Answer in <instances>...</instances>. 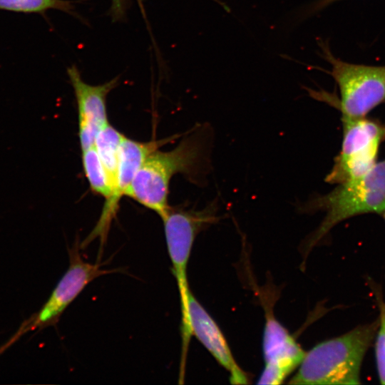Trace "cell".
<instances>
[{"label":"cell","instance_id":"cell-10","mask_svg":"<svg viewBox=\"0 0 385 385\" xmlns=\"http://www.w3.org/2000/svg\"><path fill=\"white\" fill-rule=\"evenodd\" d=\"M262 349L265 366L258 384H281L299 366L306 354L272 314L266 315Z\"/></svg>","mask_w":385,"mask_h":385},{"label":"cell","instance_id":"cell-3","mask_svg":"<svg viewBox=\"0 0 385 385\" xmlns=\"http://www.w3.org/2000/svg\"><path fill=\"white\" fill-rule=\"evenodd\" d=\"M379 320L324 341L306 352L290 384H359L364 356Z\"/></svg>","mask_w":385,"mask_h":385},{"label":"cell","instance_id":"cell-1","mask_svg":"<svg viewBox=\"0 0 385 385\" xmlns=\"http://www.w3.org/2000/svg\"><path fill=\"white\" fill-rule=\"evenodd\" d=\"M213 137L209 123H197L173 149L152 153L137 171L126 196L164 217L171 207L169 185L175 175L183 174L198 186L207 183Z\"/></svg>","mask_w":385,"mask_h":385},{"label":"cell","instance_id":"cell-7","mask_svg":"<svg viewBox=\"0 0 385 385\" xmlns=\"http://www.w3.org/2000/svg\"><path fill=\"white\" fill-rule=\"evenodd\" d=\"M77 242L69 250V267L51 292L48 300L35 314L25 322L20 334L55 325L62 313L96 278L118 272V269H101L100 263L86 262L80 254Z\"/></svg>","mask_w":385,"mask_h":385},{"label":"cell","instance_id":"cell-4","mask_svg":"<svg viewBox=\"0 0 385 385\" xmlns=\"http://www.w3.org/2000/svg\"><path fill=\"white\" fill-rule=\"evenodd\" d=\"M216 197L200 210L171 207L162 218L167 248L176 279L181 309L182 353L187 354L192 333L189 324L188 298L190 290L187 267L195 237L202 230L215 223L220 217Z\"/></svg>","mask_w":385,"mask_h":385},{"label":"cell","instance_id":"cell-13","mask_svg":"<svg viewBox=\"0 0 385 385\" xmlns=\"http://www.w3.org/2000/svg\"><path fill=\"white\" fill-rule=\"evenodd\" d=\"M82 165L91 190L107 200L112 188L95 145L81 150Z\"/></svg>","mask_w":385,"mask_h":385},{"label":"cell","instance_id":"cell-16","mask_svg":"<svg viewBox=\"0 0 385 385\" xmlns=\"http://www.w3.org/2000/svg\"><path fill=\"white\" fill-rule=\"evenodd\" d=\"M340 0H317L312 4L307 6L305 8L299 11L295 18L292 19V21H297L298 22L307 16L312 15L313 14L323 9L328 5Z\"/></svg>","mask_w":385,"mask_h":385},{"label":"cell","instance_id":"cell-17","mask_svg":"<svg viewBox=\"0 0 385 385\" xmlns=\"http://www.w3.org/2000/svg\"><path fill=\"white\" fill-rule=\"evenodd\" d=\"M382 217H384V221H385V210L384 211V212L381 214Z\"/></svg>","mask_w":385,"mask_h":385},{"label":"cell","instance_id":"cell-8","mask_svg":"<svg viewBox=\"0 0 385 385\" xmlns=\"http://www.w3.org/2000/svg\"><path fill=\"white\" fill-rule=\"evenodd\" d=\"M180 135L167 138L138 141L125 135L120 148V161L115 188L109 198L105 200L101 216L90 234L80 244L81 249L86 248L93 240H100V255H102L111 225L117 214L118 205L123 196H126L133 180L145 159L154 151L160 149Z\"/></svg>","mask_w":385,"mask_h":385},{"label":"cell","instance_id":"cell-14","mask_svg":"<svg viewBox=\"0 0 385 385\" xmlns=\"http://www.w3.org/2000/svg\"><path fill=\"white\" fill-rule=\"evenodd\" d=\"M50 9L68 12L71 2L65 0H0V10L24 14H44Z\"/></svg>","mask_w":385,"mask_h":385},{"label":"cell","instance_id":"cell-5","mask_svg":"<svg viewBox=\"0 0 385 385\" xmlns=\"http://www.w3.org/2000/svg\"><path fill=\"white\" fill-rule=\"evenodd\" d=\"M321 47L339 89L342 117H366L385 101V66L345 62L334 56L324 43Z\"/></svg>","mask_w":385,"mask_h":385},{"label":"cell","instance_id":"cell-2","mask_svg":"<svg viewBox=\"0 0 385 385\" xmlns=\"http://www.w3.org/2000/svg\"><path fill=\"white\" fill-rule=\"evenodd\" d=\"M297 210L300 213L325 212L319 227L307 240L308 250L344 220L364 214L381 215L385 210V159L367 173L338 184L329 192L311 197Z\"/></svg>","mask_w":385,"mask_h":385},{"label":"cell","instance_id":"cell-6","mask_svg":"<svg viewBox=\"0 0 385 385\" xmlns=\"http://www.w3.org/2000/svg\"><path fill=\"white\" fill-rule=\"evenodd\" d=\"M342 142L339 154L324 180L339 184L369 171L377 163L385 140V125L367 118L342 117Z\"/></svg>","mask_w":385,"mask_h":385},{"label":"cell","instance_id":"cell-11","mask_svg":"<svg viewBox=\"0 0 385 385\" xmlns=\"http://www.w3.org/2000/svg\"><path fill=\"white\" fill-rule=\"evenodd\" d=\"M189 324L195 335L218 363L230 374L232 384H247V374L235 360L220 329L190 292L188 298Z\"/></svg>","mask_w":385,"mask_h":385},{"label":"cell","instance_id":"cell-9","mask_svg":"<svg viewBox=\"0 0 385 385\" xmlns=\"http://www.w3.org/2000/svg\"><path fill=\"white\" fill-rule=\"evenodd\" d=\"M78 111V135L81 150L94 145L99 130L108 124L106 98L118 83V78L99 85L85 82L75 66L67 68Z\"/></svg>","mask_w":385,"mask_h":385},{"label":"cell","instance_id":"cell-15","mask_svg":"<svg viewBox=\"0 0 385 385\" xmlns=\"http://www.w3.org/2000/svg\"><path fill=\"white\" fill-rule=\"evenodd\" d=\"M379 332L376 341V359L379 377L385 384V302L379 304Z\"/></svg>","mask_w":385,"mask_h":385},{"label":"cell","instance_id":"cell-12","mask_svg":"<svg viewBox=\"0 0 385 385\" xmlns=\"http://www.w3.org/2000/svg\"><path fill=\"white\" fill-rule=\"evenodd\" d=\"M124 136L108 123L99 130L95 139L94 145L111 185L112 193L116 185L120 148Z\"/></svg>","mask_w":385,"mask_h":385}]
</instances>
